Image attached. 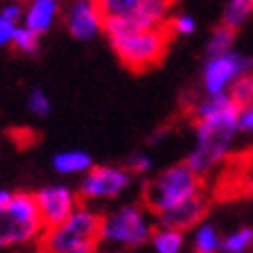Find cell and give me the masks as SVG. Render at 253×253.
<instances>
[{
	"label": "cell",
	"mask_w": 253,
	"mask_h": 253,
	"mask_svg": "<svg viewBox=\"0 0 253 253\" xmlns=\"http://www.w3.org/2000/svg\"><path fill=\"white\" fill-rule=\"evenodd\" d=\"M154 224L149 211L136 204H125L116 211L102 215L100 242L118 249H138L149 242Z\"/></svg>",
	"instance_id": "obj_6"
},
{
	"label": "cell",
	"mask_w": 253,
	"mask_h": 253,
	"mask_svg": "<svg viewBox=\"0 0 253 253\" xmlns=\"http://www.w3.org/2000/svg\"><path fill=\"white\" fill-rule=\"evenodd\" d=\"M233 43H235V30L219 25L217 30H212V34L206 41V57H219V54L231 52Z\"/></svg>",
	"instance_id": "obj_18"
},
{
	"label": "cell",
	"mask_w": 253,
	"mask_h": 253,
	"mask_svg": "<svg viewBox=\"0 0 253 253\" xmlns=\"http://www.w3.org/2000/svg\"><path fill=\"white\" fill-rule=\"evenodd\" d=\"M126 169L133 174V176H142V174H147L152 169V158L147 154H133L129 156L126 161Z\"/></svg>",
	"instance_id": "obj_25"
},
{
	"label": "cell",
	"mask_w": 253,
	"mask_h": 253,
	"mask_svg": "<svg viewBox=\"0 0 253 253\" xmlns=\"http://www.w3.org/2000/svg\"><path fill=\"white\" fill-rule=\"evenodd\" d=\"M208 211H211V199L204 192H199V195L168 208V211L158 212L156 221L158 226H168V228H174V231L190 233L208 217Z\"/></svg>",
	"instance_id": "obj_11"
},
{
	"label": "cell",
	"mask_w": 253,
	"mask_h": 253,
	"mask_svg": "<svg viewBox=\"0 0 253 253\" xmlns=\"http://www.w3.org/2000/svg\"><path fill=\"white\" fill-rule=\"evenodd\" d=\"M237 133H253V104L237 111Z\"/></svg>",
	"instance_id": "obj_27"
},
{
	"label": "cell",
	"mask_w": 253,
	"mask_h": 253,
	"mask_svg": "<svg viewBox=\"0 0 253 253\" xmlns=\"http://www.w3.org/2000/svg\"><path fill=\"white\" fill-rule=\"evenodd\" d=\"M244 183H247V190L253 195V163L249 165V169H247V176H244Z\"/></svg>",
	"instance_id": "obj_31"
},
{
	"label": "cell",
	"mask_w": 253,
	"mask_h": 253,
	"mask_svg": "<svg viewBox=\"0 0 253 253\" xmlns=\"http://www.w3.org/2000/svg\"><path fill=\"white\" fill-rule=\"evenodd\" d=\"M93 158L84 149H61L52 156V168L61 176H82L93 168Z\"/></svg>",
	"instance_id": "obj_14"
},
{
	"label": "cell",
	"mask_w": 253,
	"mask_h": 253,
	"mask_svg": "<svg viewBox=\"0 0 253 253\" xmlns=\"http://www.w3.org/2000/svg\"><path fill=\"white\" fill-rule=\"evenodd\" d=\"M237 111L240 106L228 97H208L192 106L195 120V149L188 154L185 163L199 176L212 172L219 163L226 161L237 136Z\"/></svg>",
	"instance_id": "obj_1"
},
{
	"label": "cell",
	"mask_w": 253,
	"mask_h": 253,
	"mask_svg": "<svg viewBox=\"0 0 253 253\" xmlns=\"http://www.w3.org/2000/svg\"><path fill=\"white\" fill-rule=\"evenodd\" d=\"M133 183V174L122 165H93L77 185V197L84 204L109 201L125 195Z\"/></svg>",
	"instance_id": "obj_7"
},
{
	"label": "cell",
	"mask_w": 253,
	"mask_h": 253,
	"mask_svg": "<svg viewBox=\"0 0 253 253\" xmlns=\"http://www.w3.org/2000/svg\"><path fill=\"white\" fill-rule=\"evenodd\" d=\"M63 25L68 34L79 43H90L104 34L106 18L97 0H68L63 7Z\"/></svg>",
	"instance_id": "obj_9"
},
{
	"label": "cell",
	"mask_w": 253,
	"mask_h": 253,
	"mask_svg": "<svg viewBox=\"0 0 253 253\" xmlns=\"http://www.w3.org/2000/svg\"><path fill=\"white\" fill-rule=\"evenodd\" d=\"M25 104H27V111L37 118H45V116H50V111H52V100H50V95H47L43 88H39V86H34V88L27 93Z\"/></svg>",
	"instance_id": "obj_22"
},
{
	"label": "cell",
	"mask_w": 253,
	"mask_h": 253,
	"mask_svg": "<svg viewBox=\"0 0 253 253\" xmlns=\"http://www.w3.org/2000/svg\"><path fill=\"white\" fill-rule=\"evenodd\" d=\"M14 197V190H9V188H0V206H5L7 201Z\"/></svg>",
	"instance_id": "obj_30"
},
{
	"label": "cell",
	"mask_w": 253,
	"mask_h": 253,
	"mask_svg": "<svg viewBox=\"0 0 253 253\" xmlns=\"http://www.w3.org/2000/svg\"><path fill=\"white\" fill-rule=\"evenodd\" d=\"M45 224L39 215L34 195L14 192L5 206H0V251L21 249L41 240Z\"/></svg>",
	"instance_id": "obj_4"
},
{
	"label": "cell",
	"mask_w": 253,
	"mask_h": 253,
	"mask_svg": "<svg viewBox=\"0 0 253 253\" xmlns=\"http://www.w3.org/2000/svg\"><path fill=\"white\" fill-rule=\"evenodd\" d=\"M34 195V201H37L39 215H41L43 224L47 226H54L59 221H63L70 212L77 208L82 201H79L77 192L73 188L63 183H52V185H43L39 188Z\"/></svg>",
	"instance_id": "obj_10"
},
{
	"label": "cell",
	"mask_w": 253,
	"mask_h": 253,
	"mask_svg": "<svg viewBox=\"0 0 253 253\" xmlns=\"http://www.w3.org/2000/svg\"><path fill=\"white\" fill-rule=\"evenodd\" d=\"M204 192V176L195 172L188 163H174L158 172L154 179L142 185V204L152 215L168 211L172 206Z\"/></svg>",
	"instance_id": "obj_3"
},
{
	"label": "cell",
	"mask_w": 253,
	"mask_h": 253,
	"mask_svg": "<svg viewBox=\"0 0 253 253\" xmlns=\"http://www.w3.org/2000/svg\"><path fill=\"white\" fill-rule=\"evenodd\" d=\"M39 45H41V37L34 34L32 30H27L25 25H18V30L14 34V41H11V47H14L16 52L30 57V54H34L39 50Z\"/></svg>",
	"instance_id": "obj_21"
},
{
	"label": "cell",
	"mask_w": 253,
	"mask_h": 253,
	"mask_svg": "<svg viewBox=\"0 0 253 253\" xmlns=\"http://www.w3.org/2000/svg\"><path fill=\"white\" fill-rule=\"evenodd\" d=\"M97 247H100V242H90V244L75 247V249H70V251H66V253H97Z\"/></svg>",
	"instance_id": "obj_29"
},
{
	"label": "cell",
	"mask_w": 253,
	"mask_h": 253,
	"mask_svg": "<svg viewBox=\"0 0 253 253\" xmlns=\"http://www.w3.org/2000/svg\"><path fill=\"white\" fill-rule=\"evenodd\" d=\"M253 251V228L240 226L226 237H221V253H249Z\"/></svg>",
	"instance_id": "obj_19"
},
{
	"label": "cell",
	"mask_w": 253,
	"mask_h": 253,
	"mask_svg": "<svg viewBox=\"0 0 253 253\" xmlns=\"http://www.w3.org/2000/svg\"><path fill=\"white\" fill-rule=\"evenodd\" d=\"M247 73H253V59L242 52L219 54V57H206L204 70H201V88L208 97L228 95L231 86Z\"/></svg>",
	"instance_id": "obj_8"
},
{
	"label": "cell",
	"mask_w": 253,
	"mask_h": 253,
	"mask_svg": "<svg viewBox=\"0 0 253 253\" xmlns=\"http://www.w3.org/2000/svg\"><path fill=\"white\" fill-rule=\"evenodd\" d=\"M21 23L9 21L5 16L0 14V47H11V41H14V34L18 30Z\"/></svg>",
	"instance_id": "obj_26"
},
{
	"label": "cell",
	"mask_w": 253,
	"mask_h": 253,
	"mask_svg": "<svg viewBox=\"0 0 253 253\" xmlns=\"http://www.w3.org/2000/svg\"><path fill=\"white\" fill-rule=\"evenodd\" d=\"M154 253H181L185 247V233L168 226H156L149 237Z\"/></svg>",
	"instance_id": "obj_16"
},
{
	"label": "cell",
	"mask_w": 253,
	"mask_h": 253,
	"mask_svg": "<svg viewBox=\"0 0 253 253\" xmlns=\"http://www.w3.org/2000/svg\"><path fill=\"white\" fill-rule=\"evenodd\" d=\"M63 5L61 0H25L23 2V23L27 30L43 37L54 27V23L61 18Z\"/></svg>",
	"instance_id": "obj_12"
},
{
	"label": "cell",
	"mask_w": 253,
	"mask_h": 253,
	"mask_svg": "<svg viewBox=\"0 0 253 253\" xmlns=\"http://www.w3.org/2000/svg\"><path fill=\"white\" fill-rule=\"evenodd\" d=\"M228 97L235 102L237 106H249L253 104V73H247L237 79L228 90Z\"/></svg>",
	"instance_id": "obj_23"
},
{
	"label": "cell",
	"mask_w": 253,
	"mask_h": 253,
	"mask_svg": "<svg viewBox=\"0 0 253 253\" xmlns=\"http://www.w3.org/2000/svg\"><path fill=\"white\" fill-rule=\"evenodd\" d=\"M172 2L174 0H142L129 21L138 27H168L172 18Z\"/></svg>",
	"instance_id": "obj_13"
},
{
	"label": "cell",
	"mask_w": 253,
	"mask_h": 253,
	"mask_svg": "<svg viewBox=\"0 0 253 253\" xmlns=\"http://www.w3.org/2000/svg\"><path fill=\"white\" fill-rule=\"evenodd\" d=\"M97 2L106 21H116V18H129L140 7L142 0H97Z\"/></svg>",
	"instance_id": "obj_20"
},
{
	"label": "cell",
	"mask_w": 253,
	"mask_h": 253,
	"mask_svg": "<svg viewBox=\"0 0 253 253\" xmlns=\"http://www.w3.org/2000/svg\"><path fill=\"white\" fill-rule=\"evenodd\" d=\"M102 215L90 206L79 204L63 221L47 226L39 240L41 253H66L75 247L100 242Z\"/></svg>",
	"instance_id": "obj_5"
},
{
	"label": "cell",
	"mask_w": 253,
	"mask_h": 253,
	"mask_svg": "<svg viewBox=\"0 0 253 253\" xmlns=\"http://www.w3.org/2000/svg\"><path fill=\"white\" fill-rule=\"evenodd\" d=\"M251 16H253V0H226L224 14H221V25L237 32Z\"/></svg>",
	"instance_id": "obj_17"
},
{
	"label": "cell",
	"mask_w": 253,
	"mask_h": 253,
	"mask_svg": "<svg viewBox=\"0 0 253 253\" xmlns=\"http://www.w3.org/2000/svg\"><path fill=\"white\" fill-rule=\"evenodd\" d=\"M168 32L174 37H192L197 32V21L190 14H176L169 18Z\"/></svg>",
	"instance_id": "obj_24"
},
{
	"label": "cell",
	"mask_w": 253,
	"mask_h": 253,
	"mask_svg": "<svg viewBox=\"0 0 253 253\" xmlns=\"http://www.w3.org/2000/svg\"><path fill=\"white\" fill-rule=\"evenodd\" d=\"M192 253H221V235L212 221L204 219L192 231Z\"/></svg>",
	"instance_id": "obj_15"
},
{
	"label": "cell",
	"mask_w": 253,
	"mask_h": 253,
	"mask_svg": "<svg viewBox=\"0 0 253 253\" xmlns=\"http://www.w3.org/2000/svg\"><path fill=\"white\" fill-rule=\"evenodd\" d=\"M104 37L116 57L133 73L154 68L165 59L169 45L168 27H138L129 18L106 21Z\"/></svg>",
	"instance_id": "obj_2"
},
{
	"label": "cell",
	"mask_w": 253,
	"mask_h": 253,
	"mask_svg": "<svg viewBox=\"0 0 253 253\" xmlns=\"http://www.w3.org/2000/svg\"><path fill=\"white\" fill-rule=\"evenodd\" d=\"M0 14L9 18V21H16V23H23V2L18 0H7L5 5L0 7Z\"/></svg>",
	"instance_id": "obj_28"
}]
</instances>
